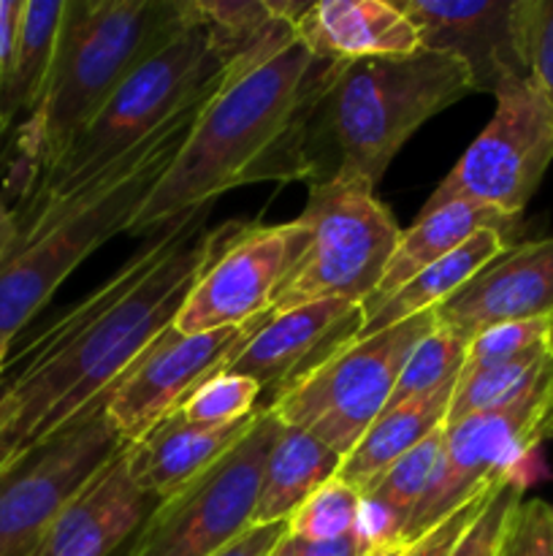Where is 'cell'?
Returning a JSON list of instances; mask_svg holds the SVG:
<instances>
[{"mask_svg": "<svg viewBox=\"0 0 553 556\" xmlns=\"http://www.w3.org/2000/svg\"><path fill=\"white\" fill-rule=\"evenodd\" d=\"M209 206L155 231L85 302L76 304L25 353V367L0 396V472L38 448L171 326L201 271L236 223L206 228Z\"/></svg>", "mask_w": 553, "mask_h": 556, "instance_id": "cell-1", "label": "cell"}, {"mask_svg": "<svg viewBox=\"0 0 553 556\" xmlns=\"http://www.w3.org/2000/svg\"><path fill=\"white\" fill-rule=\"evenodd\" d=\"M336 65L298 38L258 65H228L128 233L152 237L244 185L312 182L309 125Z\"/></svg>", "mask_w": 553, "mask_h": 556, "instance_id": "cell-2", "label": "cell"}, {"mask_svg": "<svg viewBox=\"0 0 553 556\" xmlns=\"http://www.w3.org/2000/svg\"><path fill=\"white\" fill-rule=\"evenodd\" d=\"M190 25L188 0H65L52 76L22 125V199L144 60Z\"/></svg>", "mask_w": 553, "mask_h": 556, "instance_id": "cell-3", "label": "cell"}, {"mask_svg": "<svg viewBox=\"0 0 553 556\" xmlns=\"http://www.w3.org/2000/svg\"><path fill=\"white\" fill-rule=\"evenodd\" d=\"M211 96L215 92L177 114L144 144L90 179L79 193L16 215L20 237L0 264V345H11L87 255L117 233L130 231L141 204L171 166Z\"/></svg>", "mask_w": 553, "mask_h": 556, "instance_id": "cell-4", "label": "cell"}, {"mask_svg": "<svg viewBox=\"0 0 553 556\" xmlns=\"http://www.w3.org/2000/svg\"><path fill=\"white\" fill-rule=\"evenodd\" d=\"M470 92L464 63L432 49L339 63L309 125L312 182L347 174L377 188L404 141Z\"/></svg>", "mask_w": 553, "mask_h": 556, "instance_id": "cell-5", "label": "cell"}, {"mask_svg": "<svg viewBox=\"0 0 553 556\" xmlns=\"http://www.w3.org/2000/svg\"><path fill=\"white\" fill-rule=\"evenodd\" d=\"M226 68L228 60L217 49L209 27L195 20L190 9V25L119 85L57 166L33 185L20 210H14L16 215L79 193L90 179L123 161L177 114L215 92Z\"/></svg>", "mask_w": 553, "mask_h": 556, "instance_id": "cell-6", "label": "cell"}, {"mask_svg": "<svg viewBox=\"0 0 553 556\" xmlns=\"http://www.w3.org/2000/svg\"><path fill=\"white\" fill-rule=\"evenodd\" d=\"M296 220L304 237L271 296V313L325 299L363 307L377 291L401 237L372 185L347 174L312 182L307 206Z\"/></svg>", "mask_w": 553, "mask_h": 556, "instance_id": "cell-7", "label": "cell"}, {"mask_svg": "<svg viewBox=\"0 0 553 556\" xmlns=\"http://www.w3.org/2000/svg\"><path fill=\"white\" fill-rule=\"evenodd\" d=\"M434 326L432 309L377 334L352 337L293 378L263 407L285 427L304 429L345 459L383 416L407 356Z\"/></svg>", "mask_w": 553, "mask_h": 556, "instance_id": "cell-8", "label": "cell"}, {"mask_svg": "<svg viewBox=\"0 0 553 556\" xmlns=\"http://www.w3.org/2000/svg\"><path fill=\"white\" fill-rule=\"evenodd\" d=\"M282 421L260 405L247 432L146 516L130 556H215L255 527L263 470Z\"/></svg>", "mask_w": 553, "mask_h": 556, "instance_id": "cell-9", "label": "cell"}, {"mask_svg": "<svg viewBox=\"0 0 553 556\" xmlns=\"http://www.w3.org/2000/svg\"><path fill=\"white\" fill-rule=\"evenodd\" d=\"M548 438H553V362L507 405L445 424L437 472L401 532V546L426 535L483 489L515 478V467Z\"/></svg>", "mask_w": 553, "mask_h": 556, "instance_id": "cell-10", "label": "cell"}, {"mask_svg": "<svg viewBox=\"0 0 553 556\" xmlns=\"http://www.w3.org/2000/svg\"><path fill=\"white\" fill-rule=\"evenodd\" d=\"M497 112L437 185L421 215L453 201L488 206L520 217L553 163V103L531 79H518L497 92Z\"/></svg>", "mask_w": 553, "mask_h": 556, "instance_id": "cell-11", "label": "cell"}, {"mask_svg": "<svg viewBox=\"0 0 553 556\" xmlns=\"http://www.w3.org/2000/svg\"><path fill=\"white\" fill-rule=\"evenodd\" d=\"M125 448L108 418V391L0 472V556H25L60 510Z\"/></svg>", "mask_w": 553, "mask_h": 556, "instance_id": "cell-12", "label": "cell"}, {"mask_svg": "<svg viewBox=\"0 0 553 556\" xmlns=\"http://www.w3.org/2000/svg\"><path fill=\"white\" fill-rule=\"evenodd\" d=\"M301 237L298 220L280 226L236 223L173 315V329L179 334H206L269 313L271 296L291 269Z\"/></svg>", "mask_w": 553, "mask_h": 556, "instance_id": "cell-13", "label": "cell"}, {"mask_svg": "<svg viewBox=\"0 0 553 556\" xmlns=\"http://www.w3.org/2000/svg\"><path fill=\"white\" fill-rule=\"evenodd\" d=\"M269 318L271 309L244 326L206 334H179L173 326L160 331L108 389V418L123 443H139L163 418L179 410L201 383L226 369Z\"/></svg>", "mask_w": 553, "mask_h": 556, "instance_id": "cell-14", "label": "cell"}, {"mask_svg": "<svg viewBox=\"0 0 553 556\" xmlns=\"http://www.w3.org/2000/svg\"><path fill=\"white\" fill-rule=\"evenodd\" d=\"M421 49L450 54L470 71L475 92L497 96L529 79L520 47V0H399Z\"/></svg>", "mask_w": 553, "mask_h": 556, "instance_id": "cell-15", "label": "cell"}, {"mask_svg": "<svg viewBox=\"0 0 553 556\" xmlns=\"http://www.w3.org/2000/svg\"><path fill=\"white\" fill-rule=\"evenodd\" d=\"M434 318L466 345L491 326L553 318V237L510 244L445 299Z\"/></svg>", "mask_w": 553, "mask_h": 556, "instance_id": "cell-16", "label": "cell"}, {"mask_svg": "<svg viewBox=\"0 0 553 556\" xmlns=\"http://www.w3.org/2000/svg\"><path fill=\"white\" fill-rule=\"evenodd\" d=\"M363 326L361 304L325 299L304 304L271 318L255 331L247 345L226 364L222 372L255 380L260 391L274 396L293 378L329 356L342 342L352 340Z\"/></svg>", "mask_w": 553, "mask_h": 556, "instance_id": "cell-17", "label": "cell"}, {"mask_svg": "<svg viewBox=\"0 0 553 556\" xmlns=\"http://www.w3.org/2000/svg\"><path fill=\"white\" fill-rule=\"evenodd\" d=\"M152 500L130 478L128 445L65 505L25 556H112L141 530Z\"/></svg>", "mask_w": 553, "mask_h": 556, "instance_id": "cell-18", "label": "cell"}, {"mask_svg": "<svg viewBox=\"0 0 553 556\" xmlns=\"http://www.w3.org/2000/svg\"><path fill=\"white\" fill-rule=\"evenodd\" d=\"M298 43L314 58L352 63L369 58H401L421 49L415 25L385 0H320L293 25Z\"/></svg>", "mask_w": 553, "mask_h": 556, "instance_id": "cell-19", "label": "cell"}, {"mask_svg": "<svg viewBox=\"0 0 553 556\" xmlns=\"http://www.w3.org/2000/svg\"><path fill=\"white\" fill-rule=\"evenodd\" d=\"M258 410L231 427H198L173 410L139 443L128 445L130 478L150 500L163 503L173 497L239 443Z\"/></svg>", "mask_w": 553, "mask_h": 556, "instance_id": "cell-20", "label": "cell"}, {"mask_svg": "<svg viewBox=\"0 0 553 556\" xmlns=\"http://www.w3.org/2000/svg\"><path fill=\"white\" fill-rule=\"evenodd\" d=\"M515 223H518V217H507L497 210H488V206L470 204V201H453V204L439 206V210L426 212V215H417L415 226L401 231L377 291L363 304V318L372 315L385 299L401 291L412 277L453 253L477 231L493 228V231H502L504 237H510Z\"/></svg>", "mask_w": 553, "mask_h": 556, "instance_id": "cell-21", "label": "cell"}, {"mask_svg": "<svg viewBox=\"0 0 553 556\" xmlns=\"http://www.w3.org/2000/svg\"><path fill=\"white\" fill-rule=\"evenodd\" d=\"M453 391L455 383H450L434 394L388 407L358 440L356 448L342 459L336 478L356 489L358 494L366 492L390 465H396L401 456L410 454L415 445H421L439 427H445Z\"/></svg>", "mask_w": 553, "mask_h": 556, "instance_id": "cell-22", "label": "cell"}, {"mask_svg": "<svg viewBox=\"0 0 553 556\" xmlns=\"http://www.w3.org/2000/svg\"><path fill=\"white\" fill-rule=\"evenodd\" d=\"M342 456L325 448L304 429L282 424L280 438L274 440L269 459H266L263 486H260L258 508H255V527L287 525V519L323 483L336 478Z\"/></svg>", "mask_w": 553, "mask_h": 556, "instance_id": "cell-23", "label": "cell"}, {"mask_svg": "<svg viewBox=\"0 0 553 556\" xmlns=\"http://www.w3.org/2000/svg\"><path fill=\"white\" fill-rule=\"evenodd\" d=\"M507 248L510 237H504L502 231H493V228H483L475 237L466 239L461 248H455L453 253L445 255L437 264H432L421 275L412 277L401 291L385 299L372 315L363 318L361 331L356 337L377 334V331L390 329V326L401 324V320L415 318L421 313H432L445 299L453 296L461 286H466L483 266L499 258Z\"/></svg>", "mask_w": 553, "mask_h": 556, "instance_id": "cell-24", "label": "cell"}, {"mask_svg": "<svg viewBox=\"0 0 553 556\" xmlns=\"http://www.w3.org/2000/svg\"><path fill=\"white\" fill-rule=\"evenodd\" d=\"M445 427H439L432 438L401 456L390 465L366 492H361V516H358V535L377 548L383 543H399L401 532L410 525L412 514L428 492L439 456H442Z\"/></svg>", "mask_w": 553, "mask_h": 556, "instance_id": "cell-25", "label": "cell"}, {"mask_svg": "<svg viewBox=\"0 0 553 556\" xmlns=\"http://www.w3.org/2000/svg\"><path fill=\"white\" fill-rule=\"evenodd\" d=\"M63 11L65 0H25L14 74H11L9 90L0 101V117H3L5 130H11V125L20 119L25 125L47 96Z\"/></svg>", "mask_w": 553, "mask_h": 556, "instance_id": "cell-26", "label": "cell"}, {"mask_svg": "<svg viewBox=\"0 0 553 556\" xmlns=\"http://www.w3.org/2000/svg\"><path fill=\"white\" fill-rule=\"evenodd\" d=\"M553 362V351L531 353V356L515 358L507 364H493L483 369H464L455 383L453 400H450L448 418L445 424L464 421V418L477 416V413L493 410L515 396L524 394Z\"/></svg>", "mask_w": 553, "mask_h": 556, "instance_id": "cell-27", "label": "cell"}, {"mask_svg": "<svg viewBox=\"0 0 553 556\" xmlns=\"http://www.w3.org/2000/svg\"><path fill=\"white\" fill-rule=\"evenodd\" d=\"M466 364V342L455 337L453 331L434 326L407 356L401 367L399 380L394 386L388 407L404 405V402L417 400V396L434 394L450 383H459ZM385 407V410H388Z\"/></svg>", "mask_w": 553, "mask_h": 556, "instance_id": "cell-28", "label": "cell"}, {"mask_svg": "<svg viewBox=\"0 0 553 556\" xmlns=\"http://www.w3.org/2000/svg\"><path fill=\"white\" fill-rule=\"evenodd\" d=\"M358 516L361 494L339 478H331L287 519V535L304 543L336 541L358 530Z\"/></svg>", "mask_w": 553, "mask_h": 556, "instance_id": "cell-29", "label": "cell"}, {"mask_svg": "<svg viewBox=\"0 0 553 556\" xmlns=\"http://www.w3.org/2000/svg\"><path fill=\"white\" fill-rule=\"evenodd\" d=\"M260 394L263 391L255 380L233 372H217L184 400L179 413L198 427H231L258 410Z\"/></svg>", "mask_w": 553, "mask_h": 556, "instance_id": "cell-30", "label": "cell"}, {"mask_svg": "<svg viewBox=\"0 0 553 556\" xmlns=\"http://www.w3.org/2000/svg\"><path fill=\"white\" fill-rule=\"evenodd\" d=\"M551 329L553 318L513 320V324L491 326V329L480 331L470 340L464 369L493 367V364H507L515 358L531 356V353L551 351Z\"/></svg>", "mask_w": 553, "mask_h": 556, "instance_id": "cell-31", "label": "cell"}, {"mask_svg": "<svg viewBox=\"0 0 553 556\" xmlns=\"http://www.w3.org/2000/svg\"><path fill=\"white\" fill-rule=\"evenodd\" d=\"M520 47L529 79L553 103V0H520Z\"/></svg>", "mask_w": 553, "mask_h": 556, "instance_id": "cell-32", "label": "cell"}, {"mask_svg": "<svg viewBox=\"0 0 553 556\" xmlns=\"http://www.w3.org/2000/svg\"><path fill=\"white\" fill-rule=\"evenodd\" d=\"M497 556H553V505L520 500L510 510Z\"/></svg>", "mask_w": 553, "mask_h": 556, "instance_id": "cell-33", "label": "cell"}, {"mask_svg": "<svg viewBox=\"0 0 553 556\" xmlns=\"http://www.w3.org/2000/svg\"><path fill=\"white\" fill-rule=\"evenodd\" d=\"M524 500V483L518 478H510L497 489L486 508L480 510L470 530L461 535L459 546L453 548L450 556H497L499 543H502L504 525L510 519V510Z\"/></svg>", "mask_w": 553, "mask_h": 556, "instance_id": "cell-34", "label": "cell"}, {"mask_svg": "<svg viewBox=\"0 0 553 556\" xmlns=\"http://www.w3.org/2000/svg\"><path fill=\"white\" fill-rule=\"evenodd\" d=\"M504 481H510V478H504ZM504 481H499V483H493V486L483 489V492L475 494L470 503L461 505L459 510H453L448 519H442L437 527H432L426 535L417 538L415 543H410V546H407L404 556H450V554H453V548L459 546L461 535L470 530L472 521L480 516V510L486 508L488 500L497 494V489L502 486Z\"/></svg>", "mask_w": 553, "mask_h": 556, "instance_id": "cell-35", "label": "cell"}, {"mask_svg": "<svg viewBox=\"0 0 553 556\" xmlns=\"http://www.w3.org/2000/svg\"><path fill=\"white\" fill-rule=\"evenodd\" d=\"M22 11H25V0H0V101H3L5 90H9L11 74H14Z\"/></svg>", "mask_w": 553, "mask_h": 556, "instance_id": "cell-36", "label": "cell"}, {"mask_svg": "<svg viewBox=\"0 0 553 556\" xmlns=\"http://www.w3.org/2000/svg\"><path fill=\"white\" fill-rule=\"evenodd\" d=\"M285 532H287V525L253 527V530L244 532L239 541H233L231 546L222 548V552L215 556H269L274 552L276 543L285 538Z\"/></svg>", "mask_w": 553, "mask_h": 556, "instance_id": "cell-37", "label": "cell"}, {"mask_svg": "<svg viewBox=\"0 0 553 556\" xmlns=\"http://www.w3.org/2000/svg\"><path fill=\"white\" fill-rule=\"evenodd\" d=\"M293 548H296V556H366L369 552H372V548H369V543L358 535V530L350 532V535L336 538V541H325V543L293 541Z\"/></svg>", "mask_w": 553, "mask_h": 556, "instance_id": "cell-38", "label": "cell"}, {"mask_svg": "<svg viewBox=\"0 0 553 556\" xmlns=\"http://www.w3.org/2000/svg\"><path fill=\"white\" fill-rule=\"evenodd\" d=\"M16 237H20V220H16V212L0 201V264L9 258V253L14 250Z\"/></svg>", "mask_w": 553, "mask_h": 556, "instance_id": "cell-39", "label": "cell"}, {"mask_svg": "<svg viewBox=\"0 0 553 556\" xmlns=\"http://www.w3.org/2000/svg\"><path fill=\"white\" fill-rule=\"evenodd\" d=\"M407 554V546H401V543H383V546L372 548L366 556H404Z\"/></svg>", "mask_w": 553, "mask_h": 556, "instance_id": "cell-40", "label": "cell"}, {"mask_svg": "<svg viewBox=\"0 0 553 556\" xmlns=\"http://www.w3.org/2000/svg\"><path fill=\"white\" fill-rule=\"evenodd\" d=\"M269 556H296V548H293V541H291V538H287V532H285V538H282V541L276 543L274 552H271Z\"/></svg>", "mask_w": 553, "mask_h": 556, "instance_id": "cell-41", "label": "cell"}, {"mask_svg": "<svg viewBox=\"0 0 553 556\" xmlns=\"http://www.w3.org/2000/svg\"><path fill=\"white\" fill-rule=\"evenodd\" d=\"M5 353H9V348L0 345V375H3V364H5Z\"/></svg>", "mask_w": 553, "mask_h": 556, "instance_id": "cell-42", "label": "cell"}, {"mask_svg": "<svg viewBox=\"0 0 553 556\" xmlns=\"http://www.w3.org/2000/svg\"><path fill=\"white\" fill-rule=\"evenodd\" d=\"M9 134V130H5V125H3V119H0V141H3V136Z\"/></svg>", "mask_w": 553, "mask_h": 556, "instance_id": "cell-43", "label": "cell"}, {"mask_svg": "<svg viewBox=\"0 0 553 556\" xmlns=\"http://www.w3.org/2000/svg\"><path fill=\"white\" fill-rule=\"evenodd\" d=\"M551 351H553V329H551Z\"/></svg>", "mask_w": 553, "mask_h": 556, "instance_id": "cell-44", "label": "cell"}, {"mask_svg": "<svg viewBox=\"0 0 553 556\" xmlns=\"http://www.w3.org/2000/svg\"><path fill=\"white\" fill-rule=\"evenodd\" d=\"M0 396H3V389H0Z\"/></svg>", "mask_w": 553, "mask_h": 556, "instance_id": "cell-45", "label": "cell"}]
</instances>
